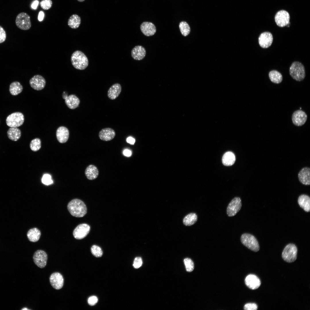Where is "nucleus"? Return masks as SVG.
I'll list each match as a JSON object with an SVG mask.
<instances>
[{
    "label": "nucleus",
    "instance_id": "f257e3e1",
    "mask_svg": "<svg viewBox=\"0 0 310 310\" xmlns=\"http://www.w3.org/2000/svg\"><path fill=\"white\" fill-rule=\"evenodd\" d=\"M67 208L72 216L76 217H82L87 213V209L84 203L81 200L75 199L68 204Z\"/></svg>",
    "mask_w": 310,
    "mask_h": 310
},
{
    "label": "nucleus",
    "instance_id": "f03ea898",
    "mask_svg": "<svg viewBox=\"0 0 310 310\" xmlns=\"http://www.w3.org/2000/svg\"><path fill=\"white\" fill-rule=\"evenodd\" d=\"M71 60L73 66L76 69L83 70L88 66V61L87 57L82 51L77 50L71 55Z\"/></svg>",
    "mask_w": 310,
    "mask_h": 310
},
{
    "label": "nucleus",
    "instance_id": "7ed1b4c3",
    "mask_svg": "<svg viewBox=\"0 0 310 310\" xmlns=\"http://www.w3.org/2000/svg\"><path fill=\"white\" fill-rule=\"evenodd\" d=\"M289 73L292 78L297 81L303 80L305 77V67L299 62L294 61L292 64L290 68Z\"/></svg>",
    "mask_w": 310,
    "mask_h": 310
},
{
    "label": "nucleus",
    "instance_id": "20e7f679",
    "mask_svg": "<svg viewBox=\"0 0 310 310\" xmlns=\"http://www.w3.org/2000/svg\"><path fill=\"white\" fill-rule=\"evenodd\" d=\"M241 239L242 243L251 250L255 252L259 250V243L253 235L249 234L244 233L241 235Z\"/></svg>",
    "mask_w": 310,
    "mask_h": 310
},
{
    "label": "nucleus",
    "instance_id": "39448f33",
    "mask_svg": "<svg viewBox=\"0 0 310 310\" xmlns=\"http://www.w3.org/2000/svg\"><path fill=\"white\" fill-rule=\"evenodd\" d=\"M297 249L293 244H289L284 248L282 254V258L287 262L291 263L297 259Z\"/></svg>",
    "mask_w": 310,
    "mask_h": 310
},
{
    "label": "nucleus",
    "instance_id": "423d86ee",
    "mask_svg": "<svg viewBox=\"0 0 310 310\" xmlns=\"http://www.w3.org/2000/svg\"><path fill=\"white\" fill-rule=\"evenodd\" d=\"M23 114L19 112H15L7 117L6 122L7 125L12 127H17L22 125L24 121Z\"/></svg>",
    "mask_w": 310,
    "mask_h": 310
},
{
    "label": "nucleus",
    "instance_id": "0eeeda50",
    "mask_svg": "<svg viewBox=\"0 0 310 310\" xmlns=\"http://www.w3.org/2000/svg\"><path fill=\"white\" fill-rule=\"evenodd\" d=\"M16 24L20 29L23 30H28L31 26L30 17L25 13H21L16 17Z\"/></svg>",
    "mask_w": 310,
    "mask_h": 310
},
{
    "label": "nucleus",
    "instance_id": "6e6552de",
    "mask_svg": "<svg viewBox=\"0 0 310 310\" xmlns=\"http://www.w3.org/2000/svg\"><path fill=\"white\" fill-rule=\"evenodd\" d=\"M290 16L286 11L282 10L278 11L275 16V22L278 26L282 27L286 26L290 22Z\"/></svg>",
    "mask_w": 310,
    "mask_h": 310
},
{
    "label": "nucleus",
    "instance_id": "1a4fd4ad",
    "mask_svg": "<svg viewBox=\"0 0 310 310\" xmlns=\"http://www.w3.org/2000/svg\"><path fill=\"white\" fill-rule=\"evenodd\" d=\"M241 200L240 197L233 198L229 204L227 208V214L229 216L235 215L240 210L241 207Z\"/></svg>",
    "mask_w": 310,
    "mask_h": 310
},
{
    "label": "nucleus",
    "instance_id": "9d476101",
    "mask_svg": "<svg viewBox=\"0 0 310 310\" xmlns=\"http://www.w3.org/2000/svg\"><path fill=\"white\" fill-rule=\"evenodd\" d=\"M46 253L42 250H38L34 253L33 259L35 264L40 268H44L46 265L47 260Z\"/></svg>",
    "mask_w": 310,
    "mask_h": 310
},
{
    "label": "nucleus",
    "instance_id": "9b49d317",
    "mask_svg": "<svg viewBox=\"0 0 310 310\" xmlns=\"http://www.w3.org/2000/svg\"><path fill=\"white\" fill-rule=\"evenodd\" d=\"M307 118V115L304 111L299 110L294 112L292 115V120L294 125L300 126L305 124Z\"/></svg>",
    "mask_w": 310,
    "mask_h": 310
},
{
    "label": "nucleus",
    "instance_id": "f8f14e48",
    "mask_svg": "<svg viewBox=\"0 0 310 310\" xmlns=\"http://www.w3.org/2000/svg\"><path fill=\"white\" fill-rule=\"evenodd\" d=\"M90 226L85 223L78 225L74 229L73 235L74 237L77 239H81L85 237L89 233Z\"/></svg>",
    "mask_w": 310,
    "mask_h": 310
},
{
    "label": "nucleus",
    "instance_id": "ddd939ff",
    "mask_svg": "<svg viewBox=\"0 0 310 310\" xmlns=\"http://www.w3.org/2000/svg\"><path fill=\"white\" fill-rule=\"evenodd\" d=\"M29 84L31 87L34 89L40 90L44 88L46 82L45 79L42 75H36L30 80Z\"/></svg>",
    "mask_w": 310,
    "mask_h": 310
},
{
    "label": "nucleus",
    "instance_id": "4468645a",
    "mask_svg": "<svg viewBox=\"0 0 310 310\" xmlns=\"http://www.w3.org/2000/svg\"><path fill=\"white\" fill-rule=\"evenodd\" d=\"M259 43L260 46L263 48H267L272 44L273 41V37L271 33L264 32L261 33L258 38Z\"/></svg>",
    "mask_w": 310,
    "mask_h": 310
},
{
    "label": "nucleus",
    "instance_id": "2eb2a0df",
    "mask_svg": "<svg viewBox=\"0 0 310 310\" xmlns=\"http://www.w3.org/2000/svg\"><path fill=\"white\" fill-rule=\"evenodd\" d=\"M49 280L51 286L55 289L59 290L63 287L64 279L60 273L57 272L53 273L50 276Z\"/></svg>",
    "mask_w": 310,
    "mask_h": 310
},
{
    "label": "nucleus",
    "instance_id": "dca6fc26",
    "mask_svg": "<svg viewBox=\"0 0 310 310\" xmlns=\"http://www.w3.org/2000/svg\"><path fill=\"white\" fill-rule=\"evenodd\" d=\"M62 96L63 98L65 100V104L69 108L74 109L78 106L80 100L75 95L71 94L68 96L64 92Z\"/></svg>",
    "mask_w": 310,
    "mask_h": 310
},
{
    "label": "nucleus",
    "instance_id": "f3484780",
    "mask_svg": "<svg viewBox=\"0 0 310 310\" xmlns=\"http://www.w3.org/2000/svg\"><path fill=\"white\" fill-rule=\"evenodd\" d=\"M246 286L249 288L254 290L258 288L261 285V281L256 275L250 274L247 276L245 279Z\"/></svg>",
    "mask_w": 310,
    "mask_h": 310
},
{
    "label": "nucleus",
    "instance_id": "a211bd4d",
    "mask_svg": "<svg viewBox=\"0 0 310 310\" xmlns=\"http://www.w3.org/2000/svg\"><path fill=\"white\" fill-rule=\"evenodd\" d=\"M115 135V131L110 128H106L102 129L100 131L98 134V136L100 139L105 141L112 140L114 138Z\"/></svg>",
    "mask_w": 310,
    "mask_h": 310
},
{
    "label": "nucleus",
    "instance_id": "6ab92c4d",
    "mask_svg": "<svg viewBox=\"0 0 310 310\" xmlns=\"http://www.w3.org/2000/svg\"><path fill=\"white\" fill-rule=\"evenodd\" d=\"M140 29L142 32L147 36L154 35L156 31L155 25L152 23L149 22H143L140 25Z\"/></svg>",
    "mask_w": 310,
    "mask_h": 310
},
{
    "label": "nucleus",
    "instance_id": "aec40b11",
    "mask_svg": "<svg viewBox=\"0 0 310 310\" xmlns=\"http://www.w3.org/2000/svg\"><path fill=\"white\" fill-rule=\"evenodd\" d=\"M299 181L305 185H309L310 181V169L308 167L303 168L298 174Z\"/></svg>",
    "mask_w": 310,
    "mask_h": 310
},
{
    "label": "nucleus",
    "instance_id": "412c9836",
    "mask_svg": "<svg viewBox=\"0 0 310 310\" xmlns=\"http://www.w3.org/2000/svg\"><path fill=\"white\" fill-rule=\"evenodd\" d=\"M56 137L59 142L61 143H65L68 140L69 135L68 129L66 127L61 126L57 130Z\"/></svg>",
    "mask_w": 310,
    "mask_h": 310
},
{
    "label": "nucleus",
    "instance_id": "4be33fe9",
    "mask_svg": "<svg viewBox=\"0 0 310 310\" xmlns=\"http://www.w3.org/2000/svg\"><path fill=\"white\" fill-rule=\"evenodd\" d=\"M146 55V51L145 48L141 46H137L132 49L131 55L132 58L134 59L140 60L142 59Z\"/></svg>",
    "mask_w": 310,
    "mask_h": 310
},
{
    "label": "nucleus",
    "instance_id": "5701e85b",
    "mask_svg": "<svg viewBox=\"0 0 310 310\" xmlns=\"http://www.w3.org/2000/svg\"><path fill=\"white\" fill-rule=\"evenodd\" d=\"M121 91V85L118 83L112 86L108 91L107 95L108 98L112 100L116 99L119 95Z\"/></svg>",
    "mask_w": 310,
    "mask_h": 310
},
{
    "label": "nucleus",
    "instance_id": "b1692460",
    "mask_svg": "<svg viewBox=\"0 0 310 310\" xmlns=\"http://www.w3.org/2000/svg\"><path fill=\"white\" fill-rule=\"evenodd\" d=\"M85 174L89 180H92L96 179L98 176L99 171L97 168L93 165H89L86 168Z\"/></svg>",
    "mask_w": 310,
    "mask_h": 310
},
{
    "label": "nucleus",
    "instance_id": "393cba45",
    "mask_svg": "<svg viewBox=\"0 0 310 310\" xmlns=\"http://www.w3.org/2000/svg\"><path fill=\"white\" fill-rule=\"evenodd\" d=\"M298 204L305 211L309 212L310 210V198L308 195L303 194L299 197L298 200Z\"/></svg>",
    "mask_w": 310,
    "mask_h": 310
},
{
    "label": "nucleus",
    "instance_id": "a878e982",
    "mask_svg": "<svg viewBox=\"0 0 310 310\" xmlns=\"http://www.w3.org/2000/svg\"><path fill=\"white\" fill-rule=\"evenodd\" d=\"M236 158L234 154L231 152H227L223 155L222 161L223 164L226 166L232 165L235 162Z\"/></svg>",
    "mask_w": 310,
    "mask_h": 310
},
{
    "label": "nucleus",
    "instance_id": "bb28decb",
    "mask_svg": "<svg viewBox=\"0 0 310 310\" xmlns=\"http://www.w3.org/2000/svg\"><path fill=\"white\" fill-rule=\"evenodd\" d=\"M41 236V232L38 228H34L30 229L27 233V237L29 240L32 242L37 241Z\"/></svg>",
    "mask_w": 310,
    "mask_h": 310
},
{
    "label": "nucleus",
    "instance_id": "cd10ccee",
    "mask_svg": "<svg viewBox=\"0 0 310 310\" xmlns=\"http://www.w3.org/2000/svg\"><path fill=\"white\" fill-rule=\"evenodd\" d=\"M7 133L9 138L15 141L18 140L21 136V131L17 127H10L8 130Z\"/></svg>",
    "mask_w": 310,
    "mask_h": 310
},
{
    "label": "nucleus",
    "instance_id": "c85d7f7f",
    "mask_svg": "<svg viewBox=\"0 0 310 310\" xmlns=\"http://www.w3.org/2000/svg\"><path fill=\"white\" fill-rule=\"evenodd\" d=\"M81 22V18L79 16L76 14H73L69 18L67 24L71 28L76 29L79 27Z\"/></svg>",
    "mask_w": 310,
    "mask_h": 310
},
{
    "label": "nucleus",
    "instance_id": "c756f323",
    "mask_svg": "<svg viewBox=\"0 0 310 310\" xmlns=\"http://www.w3.org/2000/svg\"><path fill=\"white\" fill-rule=\"evenodd\" d=\"M23 90V87L18 82H14L11 84L9 90L11 94L16 96L21 93Z\"/></svg>",
    "mask_w": 310,
    "mask_h": 310
},
{
    "label": "nucleus",
    "instance_id": "7c9ffc66",
    "mask_svg": "<svg viewBox=\"0 0 310 310\" xmlns=\"http://www.w3.org/2000/svg\"><path fill=\"white\" fill-rule=\"evenodd\" d=\"M269 76L271 81L274 83H280L282 80V75L280 73L276 70L270 71Z\"/></svg>",
    "mask_w": 310,
    "mask_h": 310
},
{
    "label": "nucleus",
    "instance_id": "2f4dec72",
    "mask_svg": "<svg viewBox=\"0 0 310 310\" xmlns=\"http://www.w3.org/2000/svg\"><path fill=\"white\" fill-rule=\"evenodd\" d=\"M197 217L195 213H192L186 215L184 218L183 222L186 226H190L194 224L197 221Z\"/></svg>",
    "mask_w": 310,
    "mask_h": 310
},
{
    "label": "nucleus",
    "instance_id": "473e14b6",
    "mask_svg": "<svg viewBox=\"0 0 310 310\" xmlns=\"http://www.w3.org/2000/svg\"><path fill=\"white\" fill-rule=\"evenodd\" d=\"M180 32L183 35L185 36H187L190 32V28L188 23L185 21H182L179 24Z\"/></svg>",
    "mask_w": 310,
    "mask_h": 310
},
{
    "label": "nucleus",
    "instance_id": "72a5a7b5",
    "mask_svg": "<svg viewBox=\"0 0 310 310\" xmlns=\"http://www.w3.org/2000/svg\"><path fill=\"white\" fill-rule=\"evenodd\" d=\"M30 148L33 151L36 152L41 147V142L38 138H36L32 140L30 144Z\"/></svg>",
    "mask_w": 310,
    "mask_h": 310
},
{
    "label": "nucleus",
    "instance_id": "f704fd0d",
    "mask_svg": "<svg viewBox=\"0 0 310 310\" xmlns=\"http://www.w3.org/2000/svg\"><path fill=\"white\" fill-rule=\"evenodd\" d=\"M91 251L92 254L96 257H101L103 254L101 248L96 245H93L91 248Z\"/></svg>",
    "mask_w": 310,
    "mask_h": 310
},
{
    "label": "nucleus",
    "instance_id": "c9c22d12",
    "mask_svg": "<svg viewBox=\"0 0 310 310\" xmlns=\"http://www.w3.org/2000/svg\"><path fill=\"white\" fill-rule=\"evenodd\" d=\"M184 261L187 271L189 272L193 271L194 268V264L192 260L187 258L184 259Z\"/></svg>",
    "mask_w": 310,
    "mask_h": 310
},
{
    "label": "nucleus",
    "instance_id": "e433bc0d",
    "mask_svg": "<svg viewBox=\"0 0 310 310\" xmlns=\"http://www.w3.org/2000/svg\"><path fill=\"white\" fill-rule=\"evenodd\" d=\"M52 5L51 0H42L40 2L41 7L43 9L47 10L50 9Z\"/></svg>",
    "mask_w": 310,
    "mask_h": 310
},
{
    "label": "nucleus",
    "instance_id": "4c0bfd02",
    "mask_svg": "<svg viewBox=\"0 0 310 310\" xmlns=\"http://www.w3.org/2000/svg\"><path fill=\"white\" fill-rule=\"evenodd\" d=\"M41 181L42 183L46 185H49L53 183V181L51 179V176L48 174L43 175Z\"/></svg>",
    "mask_w": 310,
    "mask_h": 310
},
{
    "label": "nucleus",
    "instance_id": "58836bf2",
    "mask_svg": "<svg viewBox=\"0 0 310 310\" xmlns=\"http://www.w3.org/2000/svg\"><path fill=\"white\" fill-rule=\"evenodd\" d=\"M142 261L141 258L140 257H137L134 259L133 266L134 268L137 269L142 266Z\"/></svg>",
    "mask_w": 310,
    "mask_h": 310
},
{
    "label": "nucleus",
    "instance_id": "ea45409f",
    "mask_svg": "<svg viewBox=\"0 0 310 310\" xmlns=\"http://www.w3.org/2000/svg\"><path fill=\"white\" fill-rule=\"evenodd\" d=\"M244 308L245 310H256L257 306L254 303H248L244 305Z\"/></svg>",
    "mask_w": 310,
    "mask_h": 310
},
{
    "label": "nucleus",
    "instance_id": "a19ab883",
    "mask_svg": "<svg viewBox=\"0 0 310 310\" xmlns=\"http://www.w3.org/2000/svg\"><path fill=\"white\" fill-rule=\"evenodd\" d=\"M6 37V35L5 31L3 28L0 26V43L5 41Z\"/></svg>",
    "mask_w": 310,
    "mask_h": 310
},
{
    "label": "nucleus",
    "instance_id": "79ce46f5",
    "mask_svg": "<svg viewBox=\"0 0 310 310\" xmlns=\"http://www.w3.org/2000/svg\"><path fill=\"white\" fill-rule=\"evenodd\" d=\"M98 301L97 297L95 296H92L90 297L88 300V304L91 306L95 305Z\"/></svg>",
    "mask_w": 310,
    "mask_h": 310
},
{
    "label": "nucleus",
    "instance_id": "37998d69",
    "mask_svg": "<svg viewBox=\"0 0 310 310\" xmlns=\"http://www.w3.org/2000/svg\"><path fill=\"white\" fill-rule=\"evenodd\" d=\"M126 141L127 143L131 144H133L135 142V139L131 137H127Z\"/></svg>",
    "mask_w": 310,
    "mask_h": 310
},
{
    "label": "nucleus",
    "instance_id": "c03bdc74",
    "mask_svg": "<svg viewBox=\"0 0 310 310\" xmlns=\"http://www.w3.org/2000/svg\"><path fill=\"white\" fill-rule=\"evenodd\" d=\"M44 12L42 11H40L39 13L38 19L39 21H42L44 18Z\"/></svg>",
    "mask_w": 310,
    "mask_h": 310
},
{
    "label": "nucleus",
    "instance_id": "a18cd8bd",
    "mask_svg": "<svg viewBox=\"0 0 310 310\" xmlns=\"http://www.w3.org/2000/svg\"><path fill=\"white\" fill-rule=\"evenodd\" d=\"M39 3L38 1L37 0H36L34 1L32 3L31 7L33 9H36Z\"/></svg>",
    "mask_w": 310,
    "mask_h": 310
},
{
    "label": "nucleus",
    "instance_id": "49530a36",
    "mask_svg": "<svg viewBox=\"0 0 310 310\" xmlns=\"http://www.w3.org/2000/svg\"><path fill=\"white\" fill-rule=\"evenodd\" d=\"M124 155L126 156L129 157L131 155V151L128 149H125L123 151Z\"/></svg>",
    "mask_w": 310,
    "mask_h": 310
},
{
    "label": "nucleus",
    "instance_id": "de8ad7c7",
    "mask_svg": "<svg viewBox=\"0 0 310 310\" xmlns=\"http://www.w3.org/2000/svg\"><path fill=\"white\" fill-rule=\"evenodd\" d=\"M78 0V1H79V2H83V1H84L85 0Z\"/></svg>",
    "mask_w": 310,
    "mask_h": 310
},
{
    "label": "nucleus",
    "instance_id": "09e8293b",
    "mask_svg": "<svg viewBox=\"0 0 310 310\" xmlns=\"http://www.w3.org/2000/svg\"><path fill=\"white\" fill-rule=\"evenodd\" d=\"M22 310H28V309L26 308H23L22 309Z\"/></svg>",
    "mask_w": 310,
    "mask_h": 310
}]
</instances>
